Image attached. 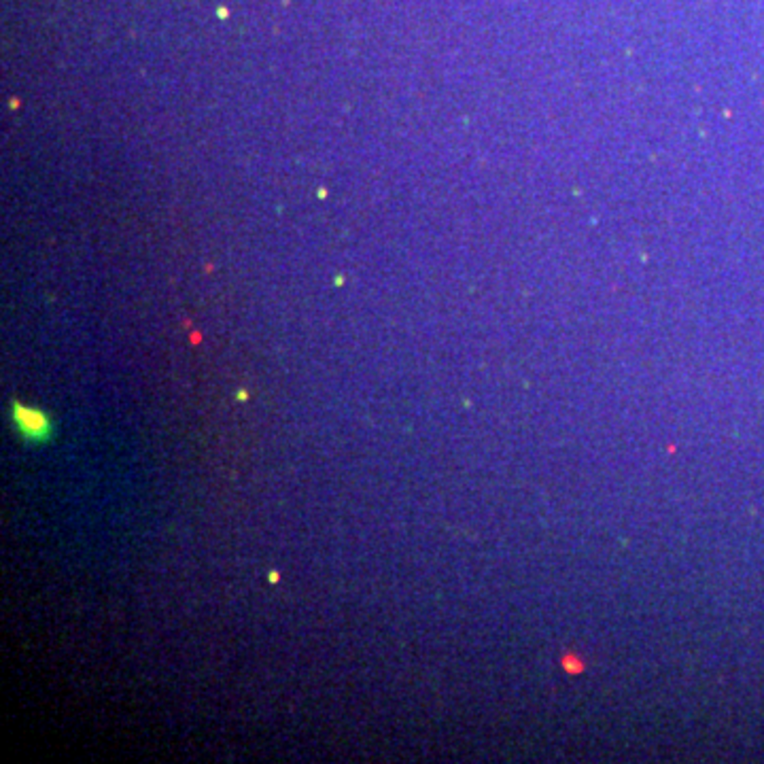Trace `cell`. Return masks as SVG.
Returning a JSON list of instances; mask_svg holds the SVG:
<instances>
[{"mask_svg": "<svg viewBox=\"0 0 764 764\" xmlns=\"http://www.w3.org/2000/svg\"><path fill=\"white\" fill-rule=\"evenodd\" d=\"M238 397H240V401H245V399L249 397V393H245V391H240V393H238Z\"/></svg>", "mask_w": 764, "mask_h": 764, "instance_id": "3957f363", "label": "cell"}, {"mask_svg": "<svg viewBox=\"0 0 764 764\" xmlns=\"http://www.w3.org/2000/svg\"><path fill=\"white\" fill-rule=\"evenodd\" d=\"M279 580H281V575L276 573V571H272V573H270V582H272V584H276V582H279Z\"/></svg>", "mask_w": 764, "mask_h": 764, "instance_id": "7a4b0ae2", "label": "cell"}, {"mask_svg": "<svg viewBox=\"0 0 764 764\" xmlns=\"http://www.w3.org/2000/svg\"><path fill=\"white\" fill-rule=\"evenodd\" d=\"M11 416H13V425L15 431L21 435L24 442L28 444H45L51 440L53 435V423L49 416L43 410L30 408L19 403L17 399L11 403Z\"/></svg>", "mask_w": 764, "mask_h": 764, "instance_id": "6da1fadb", "label": "cell"}]
</instances>
